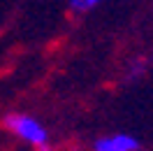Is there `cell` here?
<instances>
[{
  "mask_svg": "<svg viewBox=\"0 0 153 151\" xmlns=\"http://www.w3.org/2000/svg\"><path fill=\"white\" fill-rule=\"evenodd\" d=\"M2 126L12 137L23 142L33 151H51V135L37 116L26 112H10L2 119Z\"/></svg>",
  "mask_w": 153,
  "mask_h": 151,
  "instance_id": "cell-1",
  "label": "cell"
},
{
  "mask_svg": "<svg viewBox=\"0 0 153 151\" xmlns=\"http://www.w3.org/2000/svg\"><path fill=\"white\" fill-rule=\"evenodd\" d=\"M100 2H105V0H67L70 10L74 12V14H86V12L95 10Z\"/></svg>",
  "mask_w": 153,
  "mask_h": 151,
  "instance_id": "cell-3",
  "label": "cell"
},
{
  "mask_svg": "<svg viewBox=\"0 0 153 151\" xmlns=\"http://www.w3.org/2000/svg\"><path fill=\"white\" fill-rule=\"evenodd\" d=\"M139 140L130 132H109L93 142V151H139Z\"/></svg>",
  "mask_w": 153,
  "mask_h": 151,
  "instance_id": "cell-2",
  "label": "cell"
}]
</instances>
